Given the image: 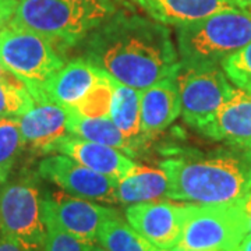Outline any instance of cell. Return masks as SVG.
Wrapping results in <instances>:
<instances>
[{
  "label": "cell",
  "mask_w": 251,
  "mask_h": 251,
  "mask_svg": "<svg viewBox=\"0 0 251 251\" xmlns=\"http://www.w3.org/2000/svg\"><path fill=\"white\" fill-rule=\"evenodd\" d=\"M34 106L17 117L24 144L41 153L56 152L67 131L69 109L48 98L34 99Z\"/></svg>",
  "instance_id": "cell-12"
},
{
  "label": "cell",
  "mask_w": 251,
  "mask_h": 251,
  "mask_svg": "<svg viewBox=\"0 0 251 251\" xmlns=\"http://www.w3.org/2000/svg\"><path fill=\"white\" fill-rule=\"evenodd\" d=\"M35 100L23 84L0 82V120L17 119L34 106Z\"/></svg>",
  "instance_id": "cell-24"
},
{
  "label": "cell",
  "mask_w": 251,
  "mask_h": 251,
  "mask_svg": "<svg viewBox=\"0 0 251 251\" xmlns=\"http://www.w3.org/2000/svg\"><path fill=\"white\" fill-rule=\"evenodd\" d=\"M0 82L4 84H20L21 81L18 80L17 77H14L10 72H7L1 64H0Z\"/></svg>",
  "instance_id": "cell-30"
},
{
  "label": "cell",
  "mask_w": 251,
  "mask_h": 251,
  "mask_svg": "<svg viewBox=\"0 0 251 251\" xmlns=\"http://www.w3.org/2000/svg\"><path fill=\"white\" fill-rule=\"evenodd\" d=\"M234 251H251V236L250 234H247L244 239H243V242L239 244V247L236 249Z\"/></svg>",
  "instance_id": "cell-31"
},
{
  "label": "cell",
  "mask_w": 251,
  "mask_h": 251,
  "mask_svg": "<svg viewBox=\"0 0 251 251\" xmlns=\"http://www.w3.org/2000/svg\"><path fill=\"white\" fill-rule=\"evenodd\" d=\"M240 3H243L246 7H251V0H239Z\"/></svg>",
  "instance_id": "cell-33"
},
{
  "label": "cell",
  "mask_w": 251,
  "mask_h": 251,
  "mask_svg": "<svg viewBox=\"0 0 251 251\" xmlns=\"http://www.w3.org/2000/svg\"><path fill=\"white\" fill-rule=\"evenodd\" d=\"M17 119L0 120V180L6 183L24 147Z\"/></svg>",
  "instance_id": "cell-22"
},
{
  "label": "cell",
  "mask_w": 251,
  "mask_h": 251,
  "mask_svg": "<svg viewBox=\"0 0 251 251\" xmlns=\"http://www.w3.org/2000/svg\"><path fill=\"white\" fill-rule=\"evenodd\" d=\"M38 175L52 181L69 196L102 204H116L117 180L91 171L67 155H52L42 159Z\"/></svg>",
  "instance_id": "cell-9"
},
{
  "label": "cell",
  "mask_w": 251,
  "mask_h": 251,
  "mask_svg": "<svg viewBox=\"0 0 251 251\" xmlns=\"http://www.w3.org/2000/svg\"><path fill=\"white\" fill-rule=\"evenodd\" d=\"M141 133L155 135L163 131L181 113L177 77L166 78L147 90L140 91Z\"/></svg>",
  "instance_id": "cell-17"
},
{
  "label": "cell",
  "mask_w": 251,
  "mask_h": 251,
  "mask_svg": "<svg viewBox=\"0 0 251 251\" xmlns=\"http://www.w3.org/2000/svg\"><path fill=\"white\" fill-rule=\"evenodd\" d=\"M116 13L112 0H18L9 25L72 46Z\"/></svg>",
  "instance_id": "cell-3"
},
{
  "label": "cell",
  "mask_w": 251,
  "mask_h": 251,
  "mask_svg": "<svg viewBox=\"0 0 251 251\" xmlns=\"http://www.w3.org/2000/svg\"><path fill=\"white\" fill-rule=\"evenodd\" d=\"M0 64L35 99L66 63L45 36L7 24L0 32Z\"/></svg>",
  "instance_id": "cell-5"
},
{
  "label": "cell",
  "mask_w": 251,
  "mask_h": 251,
  "mask_svg": "<svg viewBox=\"0 0 251 251\" xmlns=\"http://www.w3.org/2000/svg\"><path fill=\"white\" fill-rule=\"evenodd\" d=\"M109 117L122 134L134 143L141 133V98L140 91L115 81L113 102Z\"/></svg>",
  "instance_id": "cell-20"
},
{
  "label": "cell",
  "mask_w": 251,
  "mask_h": 251,
  "mask_svg": "<svg viewBox=\"0 0 251 251\" xmlns=\"http://www.w3.org/2000/svg\"><path fill=\"white\" fill-rule=\"evenodd\" d=\"M221 67L236 88L251 92V42L229 56Z\"/></svg>",
  "instance_id": "cell-25"
},
{
  "label": "cell",
  "mask_w": 251,
  "mask_h": 251,
  "mask_svg": "<svg viewBox=\"0 0 251 251\" xmlns=\"http://www.w3.org/2000/svg\"><path fill=\"white\" fill-rule=\"evenodd\" d=\"M113 92L115 80L106 74V77L97 84L73 110L82 116L109 117L113 102Z\"/></svg>",
  "instance_id": "cell-23"
},
{
  "label": "cell",
  "mask_w": 251,
  "mask_h": 251,
  "mask_svg": "<svg viewBox=\"0 0 251 251\" xmlns=\"http://www.w3.org/2000/svg\"><path fill=\"white\" fill-rule=\"evenodd\" d=\"M247 234L243 200L212 205L188 202L181 239L176 247L196 251H234Z\"/></svg>",
  "instance_id": "cell-6"
},
{
  "label": "cell",
  "mask_w": 251,
  "mask_h": 251,
  "mask_svg": "<svg viewBox=\"0 0 251 251\" xmlns=\"http://www.w3.org/2000/svg\"><path fill=\"white\" fill-rule=\"evenodd\" d=\"M6 27V25H4V24H3V23H0V32H1V29H3V28Z\"/></svg>",
  "instance_id": "cell-35"
},
{
  "label": "cell",
  "mask_w": 251,
  "mask_h": 251,
  "mask_svg": "<svg viewBox=\"0 0 251 251\" xmlns=\"http://www.w3.org/2000/svg\"><path fill=\"white\" fill-rule=\"evenodd\" d=\"M171 251H196V250H183V249H179V247H175V249H172Z\"/></svg>",
  "instance_id": "cell-34"
},
{
  "label": "cell",
  "mask_w": 251,
  "mask_h": 251,
  "mask_svg": "<svg viewBox=\"0 0 251 251\" xmlns=\"http://www.w3.org/2000/svg\"><path fill=\"white\" fill-rule=\"evenodd\" d=\"M97 242L108 251H171L153 246L133 229L122 215L112 218L102 225Z\"/></svg>",
  "instance_id": "cell-21"
},
{
  "label": "cell",
  "mask_w": 251,
  "mask_h": 251,
  "mask_svg": "<svg viewBox=\"0 0 251 251\" xmlns=\"http://www.w3.org/2000/svg\"><path fill=\"white\" fill-rule=\"evenodd\" d=\"M105 77L106 74L87 59H75L66 63L62 70L56 73L39 98L45 97L63 108L73 110Z\"/></svg>",
  "instance_id": "cell-14"
},
{
  "label": "cell",
  "mask_w": 251,
  "mask_h": 251,
  "mask_svg": "<svg viewBox=\"0 0 251 251\" xmlns=\"http://www.w3.org/2000/svg\"><path fill=\"white\" fill-rule=\"evenodd\" d=\"M67 131L87 141L109 145L127 153L134 152V143L122 134L110 117H88L69 110Z\"/></svg>",
  "instance_id": "cell-19"
},
{
  "label": "cell",
  "mask_w": 251,
  "mask_h": 251,
  "mask_svg": "<svg viewBox=\"0 0 251 251\" xmlns=\"http://www.w3.org/2000/svg\"><path fill=\"white\" fill-rule=\"evenodd\" d=\"M181 115L188 125L202 128L224 105L236 87L230 85L222 67L184 69L177 73Z\"/></svg>",
  "instance_id": "cell-8"
},
{
  "label": "cell",
  "mask_w": 251,
  "mask_h": 251,
  "mask_svg": "<svg viewBox=\"0 0 251 251\" xmlns=\"http://www.w3.org/2000/svg\"><path fill=\"white\" fill-rule=\"evenodd\" d=\"M251 42V7L226 10L201 21L177 27L181 67H221Z\"/></svg>",
  "instance_id": "cell-4"
},
{
  "label": "cell",
  "mask_w": 251,
  "mask_h": 251,
  "mask_svg": "<svg viewBox=\"0 0 251 251\" xmlns=\"http://www.w3.org/2000/svg\"><path fill=\"white\" fill-rule=\"evenodd\" d=\"M200 131L215 141L251 150V92L234 88L230 98Z\"/></svg>",
  "instance_id": "cell-13"
},
{
  "label": "cell",
  "mask_w": 251,
  "mask_h": 251,
  "mask_svg": "<svg viewBox=\"0 0 251 251\" xmlns=\"http://www.w3.org/2000/svg\"><path fill=\"white\" fill-rule=\"evenodd\" d=\"M187 204L169 201H147L128 205L126 221L143 237L162 250H172L183 233Z\"/></svg>",
  "instance_id": "cell-11"
},
{
  "label": "cell",
  "mask_w": 251,
  "mask_h": 251,
  "mask_svg": "<svg viewBox=\"0 0 251 251\" xmlns=\"http://www.w3.org/2000/svg\"><path fill=\"white\" fill-rule=\"evenodd\" d=\"M88 251H108L106 249H103L102 246H97V244H91L90 250Z\"/></svg>",
  "instance_id": "cell-32"
},
{
  "label": "cell",
  "mask_w": 251,
  "mask_h": 251,
  "mask_svg": "<svg viewBox=\"0 0 251 251\" xmlns=\"http://www.w3.org/2000/svg\"><path fill=\"white\" fill-rule=\"evenodd\" d=\"M56 152L67 155L91 171L116 180L122 179L127 172L135 166V162L126 156L120 150L103 144L87 141L72 134L63 138Z\"/></svg>",
  "instance_id": "cell-16"
},
{
  "label": "cell",
  "mask_w": 251,
  "mask_h": 251,
  "mask_svg": "<svg viewBox=\"0 0 251 251\" xmlns=\"http://www.w3.org/2000/svg\"><path fill=\"white\" fill-rule=\"evenodd\" d=\"M169 179L166 197L191 204H229L251 191V150L237 148L161 163Z\"/></svg>",
  "instance_id": "cell-2"
},
{
  "label": "cell",
  "mask_w": 251,
  "mask_h": 251,
  "mask_svg": "<svg viewBox=\"0 0 251 251\" xmlns=\"http://www.w3.org/2000/svg\"><path fill=\"white\" fill-rule=\"evenodd\" d=\"M1 184H3V181L0 180V190H1Z\"/></svg>",
  "instance_id": "cell-36"
},
{
  "label": "cell",
  "mask_w": 251,
  "mask_h": 251,
  "mask_svg": "<svg viewBox=\"0 0 251 251\" xmlns=\"http://www.w3.org/2000/svg\"><path fill=\"white\" fill-rule=\"evenodd\" d=\"M243 208H244V214H246V218H247L249 234L251 236V191L243 198Z\"/></svg>",
  "instance_id": "cell-29"
},
{
  "label": "cell",
  "mask_w": 251,
  "mask_h": 251,
  "mask_svg": "<svg viewBox=\"0 0 251 251\" xmlns=\"http://www.w3.org/2000/svg\"><path fill=\"white\" fill-rule=\"evenodd\" d=\"M153 21L183 27L226 10L247 9L239 0H135Z\"/></svg>",
  "instance_id": "cell-15"
},
{
  "label": "cell",
  "mask_w": 251,
  "mask_h": 251,
  "mask_svg": "<svg viewBox=\"0 0 251 251\" xmlns=\"http://www.w3.org/2000/svg\"><path fill=\"white\" fill-rule=\"evenodd\" d=\"M0 236L13 237L34 251L44 249L42 197L32 175H23L0 190Z\"/></svg>",
  "instance_id": "cell-7"
},
{
  "label": "cell",
  "mask_w": 251,
  "mask_h": 251,
  "mask_svg": "<svg viewBox=\"0 0 251 251\" xmlns=\"http://www.w3.org/2000/svg\"><path fill=\"white\" fill-rule=\"evenodd\" d=\"M0 251H34L13 237L0 236Z\"/></svg>",
  "instance_id": "cell-28"
},
{
  "label": "cell",
  "mask_w": 251,
  "mask_h": 251,
  "mask_svg": "<svg viewBox=\"0 0 251 251\" xmlns=\"http://www.w3.org/2000/svg\"><path fill=\"white\" fill-rule=\"evenodd\" d=\"M44 221H50L63 230L88 243H95L102 225L120 216L115 208L63 193L42 197Z\"/></svg>",
  "instance_id": "cell-10"
},
{
  "label": "cell",
  "mask_w": 251,
  "mask_h": 251,
  "mask_svg": "<svg viewBox=\"0 0 251 251\" xmlns=\"http://www.w3.org/2000/svg\"><path fill=\"white\" fill-rule=\"evenodd\" d=\"M46 239L42 251H88L91 244L63 230L50 221H45Z\"/></svg>",
  "instance_id": "cell-26"
},
{
  "label": "cell",
  "mask_w": 251,
  "mask_h": 251,
  "mask_svg": "<svg viewBox=\"0 0 251 251\" xmlns=\"http://www.w3.org/2000/svg\"><path fill=\"white\" fill-rule=\"evenodd\" d=\"M18 0H0V23L7 25L16 13Z\"/></svg>",
  "instance_id": "cell-27"
},
{
  "label": "cell",
  "mask_w": 251,
  "mask_h": 251,
  "mask_svg": "<svg viewBox=\"0 0 251 251\" xmlns=\"http://www.w3.org/2000/svg\"><path fill=\"white\" fill-rule=\"evenodd\" d=\"M168 190L169 179L162 169L140 166L135 163L131 171L117 180L116 198L120 204L133 205L166 197Z\"/></svg>",
  "instance_id": "cell-18"
},
{
  "label": "cell",
  "mask_w": 251,
  "mask_h": 251,
  "mask_svg": "<svg viewBox=\"0 0 251 251\" xmlns=\"http://www.w3.org/2000/svg\"><path fill=\"white\" fill-rule=\"evenodd\" d=\"M85 59L137 91L177 77L181 67L168 28L152 18L127 14H113L87 36Z\"/></svg>",
  "instance_id": "cell-1"
}]
</instances>
